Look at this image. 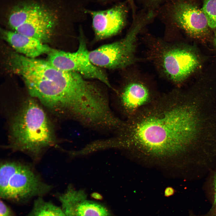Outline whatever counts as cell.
<instances>
[{"label": "cell", "instance_id": "6da1fadb", "mask_svg": "<svg viewBox=\"0 0 216 216\" xmlns=\"http://www.w3.org/2000/svg\"><path fill=\"white\" fill-rule=\"evenodd\" d=\"M128 118L122 128L127 145L144 156L160 160L202 142L211 125L204 101L190 87L158 96Z\"/></svg>", "mask_w": 216, "mask_h": 216}, {"label": "cell", "instance_id": "7a4b0ae2", "mask_svg": "<svg viewBox=\"0 0 216 216\" xmlns=\"http://www.w3.org/2000/svg\"><path fill=\"white\" fill-rule=\"evenodd\" d=\"M9 137L10 149L35 158L56 142L53 130L45 112L31 99L25 102L14 118Z\"/></svg>", "mask_w": 216, "mask_h": 216}, {"label": "cell", "instance_id": "3957f363", "mask_svg": "<svg viewBox=\"0 0 216 216\" xmlns=\"http://www.w3.org/2000/svg\"><path fill=\"white\" fill-rule=\"evenodd\" d=\"M29 94L51 109L71 114L80 107L85 100V79L77 73L63 71L50 79H24Z\"/></svg>", "mask_w": 216, "mask_h": 216}, {"label": "cell", "instance_id": "277c9868", "mask_svg": "<svg viewBox=\"0 0 216 216\" xmlns=\"http://www.w3.org/2000/svg\"><path fill=\"white\" fill-rule=\"evenodd\" d=\"M148 59L164 77L175 84L184 82L199 62L190 51L152 36H146Z\"/></svg>", "mask_w": 216, "mask_h": 216}, {"label": "cell", "instance_id": "5b68a950", "mask_svg": "<svg viewBox=\"0 0 216 216\" xmlns=\"http://www.w3.org/2000/svg\"><path fill=\"white\" fill-rule=\"evenodd\" d=\"M52 188L28 165L11 161L1 164L0 196L2 200L25 203L35 197L42 196Z\"/></svg>", "mask_w": 216, "mask_h": 216}, {"label": "cell", "instance_id": "8992f818", "mask_svg": "<svg viewBox=\"0 0 216 216\" xmlns=\"http://www.w3.org/2000/svg\"><path fill=\"white\" fill-rule=\"evenodd\" d=\"M55 12L36 2L25 3L15 7L8 17V23L15 32L37 39L48 41L56 22Z\"/></svg>", "mask_w": 216, "mask_h": 216}, {"label": "cell", "instance_id": "52a82bcc", "mask_svg": "<svg viewBox=\"0 0 216 216\" xmlns=\"http://www.w3.org/2000/svg\"><path fill=\"white\" fill-rule=\"evenodd\" d=\"M146 19L135 22L126 35L113 43L89 51L91 62L95 66L109 69H122L136 62L137 40Z\"/></svg>", "mask_w": 216, "mask_h": 216}, {"label": "cell", "instance_id": "ba28073f", "mask_svg": "<svg viewBox=\"0 0 216 216\" xmlns=\"http://www.w3.org/2000/svg\"><path fill=\"white\" fill-rule=\"evenodd\" d=\"M82 34L77 51L71 52L52 50L48 53V61L59 69L77 73L85 78L98 80L110 87L102 69L94 64L90 60L86 42Z\"/></svg>", "mask_w": 216, "mask_h": 216}, {"label": "cell", "instance_id": "9c48e42d", "mask_svg": "<svg viewBox=\"0 0 216 216\" xmlns=\"http://www.w3.org/2000/svg\"><path fill=\"white\" fill-rule=\"evenodd\" d=\"M143 79L139 75L133 74L122 90L120 102L128 117L158 96L152 86Z\"/></svg>", "mask_w": 216, "mask_h": 216}, {"label": "cell", "instance_id": "30bf717a", "mask_svg": "<svg viewBox=\"0 0 216 216\" xmlns=\"http://www.w3.org/2000/svg\"><path fill=\"white\" fill-rule=\"evenodd\" d=\"M84 12L92 17V27L97 40L116 35L122 30L126 23L127 11L122 4L105 10H85Z\"/></svg>", "mask_w": 216, "mask_h": 216}, {"label": "cell", "instance_id": "8fae6325", "mask_svg": "<svg viewBox=\"0 0 216 216\" xmlns=\"http://www.w3.org/2000/svg\"><path fill=\"white\" fill-rule=\"evenodd\" d=\"M58 197L66 216H112L106 207L88 200L82 192L69 189Z\"/></svg>", "mask_w": 216, "mask_h": 216}, {"label": "cell", "instance_id": "7c38bea8", "mask_svg": "<svg viewBox=\"0 0 216 216\" xmlns=\"http://www.w3.org/2000/svg\"><path fill=\"white\" fill-rule=\"evenodd\" d=\"M174 19L177 25L187 33L200 37L208 30V21L202 8L189 1H182L175 6Z\"/></svg>", "mask_w": 216, "mask_h": 216}, {"label": "cell", "instance_id": "4fadbf2b", "mask_svg": "<svg viewBox=\"0 0 216 216\" xmlns=\"http://www.w3.org/2000/svg\"><path fill=\"white\" fill-rule=\"evenodd\" d=\"M4 36L16 51L28 58H35L52 50L39 40L16 32L5 31Z\"/></svg>", "mask_w": 216, "mask_h": 216}, {"label": "cell", "instance_id": "5bb4252c", "mask_svg": "<svg viewBox=\"0 0 216 216\" xmlns=\"http://www.w3.org/2000/svg\"><path fill=\"white\" fill-rule=\"evenodd\" d=\"M26 216H66L61 207L40 196L35 200L31 211Z\"/></svg>", "mask_w": 216, "mask_h": 216}, {"label": "cell", "instance_id": "9a60e30c", "mask_svg": "<svg viewBox=\"0 0 216 216\" xmlns=\"http://www.w3.org/2000/svg\"><path fill=\"white\" fill-rule=\"evenodd\" d=\"M202 9L207 19L208 26L216 27V0H204Z\"/></svg>", "mask_w": 216, "mask_h": 216}, {"label": "cell", "instance_id": "2e32d148", "mask_svg": "<svg viewBox=\"0 0 216 216\" xmlns=\"http://www.w3.org/2000/svg\"><path fill=\"white\" fill-rule=\"evenodd\" d=\"M0 216H15L12 209L2 199L0 201Z\"/></svg>", "mask_w": 216, "mask_h": 216}, {"label": "cell", "instance_id": "e0dca14e", "mask_svg": "<svg viewBox=\"0 0 216 216\" xmlns=\"http://www.w3.org/2000/svg\"><path fill=\"white\" fill-rule=\"evenodd\" d=\"M174 190L171 187L166 188L164 191V195L166 197H169L172 195L174 193Z\"/></svg>", "mask_w": 216, "mask_h": 216}, {"label": "cell", "instance_id": "ac0fdd59", "mask_svg": "<svg viewBox=\"0 0 216 216\" xmlns=\"http://www.w3.org/2000/svg\"><path fill=\"white\" fill-rule=\"evenodd\" d=\"M213 184L214 190V204L216 205V175L215 176L214 178Z\"/></svg>", "mask_w": 216, "mask_h": 216}, {"label": "cell", "instance_id": "d6986e66", "mask_svg": "<svg viewBox=\"0 0 216 216\" xmlns=\"http://www.w3.org/2000/svg\"><path fill=\"white\" fill-rule=\"evenodd\" d=\"M91 196L93 198L97 199H101L102 198V196L101 195L96 192H94L92 194Z\"/></svg>", "mask_w": 216, "mask_h": 216}, {"label": "cell", "instance_id": "ffe728a7", "mask_svg": "<svg viewBox=\"0 0 216 216\" xmlns=\"http://www.w3.org/2000/svg\"><path fill=\"white\" fill-rule=\"evenodd\" d=\"M214 45L216 48V35H215L214 36Z\"/></svg>", "mask_w": 216, "mask_h": 216}, {"label": "cell", "instance_id": "44dd1931", "mask_svg": "<svg viewBox=\"0 0 216 216\" xmlns=\"http://www.w3.org/2000/svg\"><path fill=\"white\" fill-rule=\"evenodd\" d=\"M130 2V4H132L133 3V0H128Z\"/></svg>", "mask_w": 216, "mask_h": 216}, {"label": "cell", "instance_id": "7402d4cb", "mask_svg": "<svg viewBox=\"0 0 216 216\" xmlns=\"http://www.w3.org/2000/svg\"><path fill=\"white\" fill-rule=\"evenodd\" d=\"M100 0V1H102V2H107V1H110L111 0Z\"/></svg>", "mask_w": 216, "mask_h": 216}]
</instances>
